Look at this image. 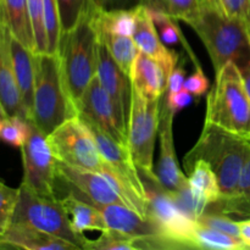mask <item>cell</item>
<instances>
[{"label":"cell","instance_id":"2e32d148","mask_svg":"<svg viewBox=\"0 0 250 250\" xmlns=\"http://www.w3.org/2000/svg\"><path fill=\"white\" fill-rule=\"evenodd\" d=\"M134 10H136V28L133 33L134 42L142 53L150 56L163 66L168 80V76L178 63V54L164 45V42L159 36L158 28L146 5L138 4L134 6Z\"/></svg>","mask_w":250,"mask_h":250},{"label":"cell","instance_id":"7a4b0ae2","mask_svg":"<svg viewBox=\"0 0 250 250\" xmlns=\"http://www.w3.org/2000/svg\"><path fill=\"white\" fill-rule=\"evenodd\" d=\"M189 26L208 50L215 73L229 61L238 67L250 62V27L227 16L220 6L202 1L199 17Z\"/></svg>","mask_w":250,"mask_h":250},{"label":"cell","instance_id":"603a6c76","mask_svg":"<svg viewBox=\"0 0 250 250\" xmlns=\"http://www.w3.org/2000/svg\"><path fill=\"white\" fill-rule=\"evenodd\" d=\"M98 34L133 37L136 28V10H102L93 19Z\"/></svg>","mask_w":250,"mask_h":250},{"label":"cell","instance_id":"ab89813d","mask_svg":"<svg viewBox=\"0 0 250 250\" xmlns=\"http://www.w3.org/2000/svg\"><path fill=\"white\" fill-rule=\"evenodd\" d=\"M238 227L239 238L242 239V242H243L250 250V217L246 220H242V221H238Z\"/></svg>","mask_w":250,"mask_h":250},{"label":"cell","instance_id":"ac0fdd59","mask_svg":"<svg viewBox=\"0 0 250 250\" xmlns=\"http://www.w3.org/2000/svg\"><path fill=\"white\" fill-rule=\"evenodd\" d=\"M4 247L27 250H80L63 239L20 224H10L0 237V248Z\"/></svg>","mask_w":250,"mask_h":250},{"label":"cell","instance_id":"d6a6232c","mask_svg":"<svg viewBox=\"0 0 250 250\" xmlns=\"http://www.w3.org/2000/svg\"><path fill=\"white\" fill-rule=\"evenodd\" d=\"M136 239L111 229L102 232L99 238L88 242V250H137ZM85 249V250H87Z\"/></svg>","mask_w":250,"mask_h":250},{"label":"cell","instance_id":"30bf717a","mask_svg":"<svg viewBox=\"0 0 250 250\" xmlns=\"http://www.w3.org/2000/svg\"><path fill=\"white\" fill-rule=\"evenodd\" d=\"M146 178V177H144ZM144 187L148 194V217L163 229L164 233L177 242L182 249H197L194 232L197 221L188 217L158 181L146 178Z\"/></svg>","mask_w":250,"mask_h":250},{"label":"cell","instance_id":"9c48e42d","mask_svg":"<svg viewBox=\"0 0 250 250\" xmlns=\"http://www.w3.org/2000/svg\"><path fill=\"white\" fill-rule=\"evenodd\" d=\"M31 132L22 151L23 163V180L22 185L29 189L45 197H58L56 180L58 176V160L51 151L46 136L29 120Z\"/></svg>","mask_w":250,"mask_h":250},{"label":"cell","instance_id":"6da1fadb","mask_svg":"<svg viewBox=\"0 0 250 250\" xmlns=\"http://www.w3.org/2000/svg\"><path fill=\"white\" fill-rule=\"evenodd\" d=\"M249 151V139L204 122L197 143L185 156V170L197 160L207 161L219 181V199H227L236 194Z\"/></svg>","mask_w":250,"mask_h":250},{"label":"cell","instance_id":"f546056e","mask_svg":"<svg viewBox=\"0 0 250 250\" xmlns=\"http://www.w3.org/2000/svg\"><path fill=\"white\" fill-rule=\"evenodd\" d=\"M44 23H45L48 54L58 55L61 41V21L58 0H43Z\"/></svg>","mask_w":250,"mask_h":250},{"label":"cell","instance_id":"277c9868","mask_svg":"<svg viewBox=\"0 0 250 250\" xmlns=\"http://www.w3.org/2000/svg\"><path fill=\"white\" fill-rule=\"evenodd\" d=\"M204 122L250 141V98L238 65L225 63L215 73V84L207 99Z\"/></svg>","mask_w":250,"mask_h":250},{"label":"cell","instance_id":"e0dca14e","mask_svg":"<svg viewBox=\"0 0 250 250\" xmlns=\"http://www.w3.org/2000/svg\"><path fill=\"white\" fill-rule=\"evenodd\" d=\"M102 211L107 229L116 231L132 238L166 236L163 229L150 217H143L124 204L97 207Z\"/></svg>","mask_w":250,"mask_h":250},{"label":"cell","instance_id":"4dcf8cb0","mask_svg":"<svg viewBox=\"0 0 250 250\" xmlns=\"http://www.w3.org/2000/svg\"><path fill=\"white\" fill-rule=\"evenodd\" d=\"M29 132H31L29 120L21 116L4 117L0 139L15 148H22L28 139Z\"/></svg>","mask_w":250,"mask_h":250},{"label":"cell","instance_id":"4316f807","mask_svg":"<svg viewBox=\"0 0 250 250\" xmlns=\"http://www.w3.org/2000/svg\"><path fill=\"white\" fill-rule=\"evenodd\" d=\"M188 173V181L194 189L204 195L209 204H214L220 198V186L216 173L211 166L204 160H197L186 170ZM209 205V207H210Z\"/></svg>","mask_w":250,"mask_h":250},{"label":"cell","instance_id":"ffe728a7","mask_svg":"<svg viewBox=\"0 0 250 250\" xmlns=\"http://www.w3.org/2000/svg\"><path fill=\"white\" fill-rule=\"evenodd\" d=\"M129 80L132 87L149 99H160L167 88V77L163 66L142 51L134 60Z\"/></svg>","mask_w":250,"mask_h":250},{"label":"cell","instance_id":"d6986e66","mask_svg":"<svg viewBox=\"0 0 250 250\" xmlns=\"http://www.w3.org/2000/svg\"><path fill=\"white\" fill-rule=\"evenodd\" d=\"M10 54H11L12 67L17 85L21 93L28 119H32L34 99V82H36V63L34 55L36 53L26 45L17 41L14 36H10Z\"/></svg>","mask_w":250,"mask_h":250},{"label":"cell","instance_id":"1f68e13d","mask_svg":"<svg viewBox=\"0 0 250 250\" xmlns=\"http://www.w3.org/2000/svg\"><path fill=\"white\" fill-rule=\"evenodd\" d=\"M29 20L33 31L36 54L48 53L45 23H44V1L43 0H27Z\"/></svg>","mask_w":250,"mask_h":250},{"label":"cell","instance_id":"52a82bcc","mask_svg":"<svg viewBox=\"0 0 250 250\" xmlns=\"http://www.w3.org/2000/svg\"><path fill=\"white\" fill-rule=\"evenodd\" d=\"M161 98L149 99L132 87L127 121V148L129 154L141 175L154 181H158L154 168V149L159 134Z\"/></svg>","mask_w":250,"mask_h":250},{"label":"cell","instance_id":"836d02e7","mask_svg":"<svg viewBox=\"0 0 250 250\" xmlns=\"http://www.w3.org/2000/svg\"><path fill=\"white\" fill-rule=\"evenodd\" d=\"M19 195L20 188L9 187L0 180V237L6 232L11 224Z\"/></svg>","mask_w":250,"mask_h":250},{"label":"cell","instance_id":"f1b7e54d","mask_svg":"<svg viewBox=\"0 0 250 250\" xmlns=\"http://www.w3.org/2000/svg\"><path fill=\"white\" fill-rule=\"evenodd\" d=\"M194 243L197 249L210 250H249L241 238L207 229L197 224L194 232Z\"/></svg>","mask_w":250,"mask_h":250},{"label":"cell","instance_id":"8d00e7d4","mask_svg":"<svg viewBox=\"0 0 250 250\" xmlns=\"http://www.w3.org/2000/svg\"><path fill=\"white\" fill-rule=\"evenodd\" d=\"M210 87V82L208 80V77L205 76L204 71L202 70V67H197V70L185 81V85L183 88L187 89L190 94H193V97L200 98L208 92Z\"/></svg>","mask_w":250,"mask_h":250},{"label":"cell","instance_id":"d4e9b609","mask_svg":"<svg viewBox=\"0 0 250 250\" xmlns=\"http://www.w3.org/2000/svg\"><path fill=\"white\" fill-rule=\"evenodd\" d=\"M109 0H58L61 34L77 26L85 17H93L105 9Z\"/></svg>","mask_w":250,"mask_h":250},{"label":"cell","instance_id":"74e56055","mask_svg":"<svg viewBox=\"0 0 250 250\" xmlns=\"http://www.w3.org/2000/svg\"><path fill=\"white\" fill-rule=\"evenodd\" d=\"M193 94H190L187 89H181L180 92L173 93V94H166L165 93V100L167 103L168 107L171 109V111L173 114H178L181 110H183L185 107L189 106L193 102Z\"/></svg>","mask_w":250,"mask_h":250},{"label":"cell","instance_id":"484cf974","mask_svg":"<svg viewBox=\"0 0 250 250\" xmlns=\"http://www.w3.org/2000/svg\"><path fill=\"white\" fill-rule=\"evenodd\" d=\"M98 39L106 46L112 59L116 61L117 65L129 77L134 60H136L137 55L141 51L136 42H134L133 37L114 36V34H98Z\"/></svg>","mask_w":250,"mask_h":250},{"label":"cell","instance_id":"7402d4cb","mask_svg":"<svg viewBox=\"0 0 250 250\" xmlns=\"http://www.w3.org/2000/svg\"><path fill=\"white\" fill-rule=\"evenodd\" d=\"M73 227L80 233L85 231H99L107 229L102 211L95 205L80 199L73 193L61 199Z\"/></svg>","mask_w":250,"mask_h":250},{"label":"cell","instance_id":"3957f363","mask_svg":"<svg viewBox=\"0 0 250 250\" xmlns=\"http://www.w3.org/2000/svg\"><path fill=\"white\" fill-rule=\"evenodd\" d=\"M34 63L36 82L31 121L49 136L63 122L78 116L77 107L66 87L59 54H36Z\"/></svg>","mask_w":250,"mask_h":250},{"label":"cell","instance_id":"44dd1931","mask_svg":"<svg viewBox=\"0 0 250 250\" xmlns=\"http://www.w3.org/2000/svg\"><path fill=\"white\" fill-rule=\"evenodd\" d=\"M0 19L17 41L36 53L27 0H0Z\"/></svg>","mask_w":250,"mask_h":250},{"label":"cell","instance_id":"e575fe53","mask_svg":"<svg viewBox=\"0 0 250 250\" xmlns=\"http://www.w3.org/2000/svg\"><path fill=\"white\" fill-rule=\"evenodd\" d=\"M197 224L203 227H207V229H215V231L222 232V233H226L229 234V236L239 238L238 221L231 219V217L227 216V215L205 211L204 214L197 220Z\"/></svg>","mask_w":250,"mask_h":250},{"label":"cell","instance_id":"cb8c5ba5","mask_svg":"<svg viewBox=\"0 0 250 250\" xmlns=\"http://www.w3.org/2000/svg\"><path fill=\"white\" fill-rule=\"evenodd\" d=\"M211 205L216 207L215 212L217 214L250 217V151L242 170L236 194L227 199H219Z\"/></svg>","mask_w":250,"mask_h":250},{"label":"cell","instance_id":"7c38bea8","mask_svg":"<svg viewBox=\"0 0 250 250\" xmlns=\"http://www.w3.org/2000/svg\"><path fill=\"white\" fill-rule=\"evenodd\" d=\"M173 119L175 114L171 111L165 100V94L160 103V124H159V154L155 175L158 182L170 194L177 192L185 183L188 182V176L182 172L178 165L173 141Z\"/></svg>","mask_w":250,"mask_h":250},{"label":"cell","instance_id":"d590c367","mask_svg":"<svg viewBox=\"0 0 250 250\" xmlns=\"http://www.w3.org/2000/svg\"><path fill=\"white\" fill-rule=\"evenodd\" d=\"M220 7L229 17L241 20L250 27V0H220Z\"/></svg>","mask_w":250,"mask_h":250},{"label":"cell","instance_id":"8fae6325","mask_svg":"<svg viewBox=\"0 0 250 250\" xmlns=\"http://www.w3.org/2000/svg\"><path fill=\"white\" fill-rule=\"evenodd\" d=\"M78 116L94 125L121 146H127V129L122 127L109 94L95 76L77 103Z\"/></svg>","mask_w":250,"mask_h":250},{"label":"cell","instance_id":"ba28073f","mask_svg":"<svg viewBox=\"0 0 250 250\" xmlns=\"http://www.w3.org/2000/svg\"><path fill=\"white\" fill-rule=\"evenodd\" d=\"M59 163L100 172L104 160L95 139L80 116L72 117L46 136Z\"/></svg>","mask_w":250,"mask_h":250},{"label":"cell","instance_id":"4fadbf2b","mask_svg":"<svg viewBox=\"0 0 250 250\" xmlns=\"http://www.w3.org/2000/svg\"><path fill=\"white\" fill-rule=\"evenodd\" d=\"M97 77L114 104L120 124L127 129L132 98L131 80L117 65L102 42L98 43Z\"/></svg>","mask_w":250,"mask_h":250},{"label":"cell","instance_id":"f35d334b","mask_svg":"<svg viewBox=\"0 0 250 250\" xmlns=\"http://www.w3.org/2000/svg\"><path fill=\"white\" fill-rule=\"evenodd\" d=\"M186 81V70L181 63H177L175 68L172 70L171 75L168 76L167 80V88H166V94H173V93L180 92L183 89Z\"/></svg>","mask_w":250,"mask_h":250},{"label":"cell","instance_id":"83f0119b","mask_svg":"<svg viewBox=\"0 0 250 250\" xmlns=\"http://www.w3.org/2000/svg\"><path fill=\"white\" fill-rule=\"evenodd\" d=\"M141 4L150 9L161 10L177 21H183L189 26L199 17L202 0H139Z\"/></svg>","mask_w":250,"mask_h":250},{"label":"cell","instance_id":"b9f144b4","mask_svg":"<svg viewBox=\"0 0 250 250\" xmlns=\"http://www.w3.org/2000/svg\"><path fill=\"white\" fill-rule=\"evenodd\" d=\"M202 1H204V2H209V4L217 5V6H220V0H202Z\"/></svg>","mask_w":250,"mask_h":250},{"label":"cell","instance_id":"7bdbcfd3","mask_svg":"<svg viewBox=\"0 0 250 250\" xmlns=\"http://www.w3.org/2000/svg\"><path fill=\"white\" fill-rule=\"evenodd\" d=\"M2 124H4V117L0 115V132H1V128H2Z\"/></svg>","mask_w":250,"mask_h":250},{"label":"cell","instance_id":"9a60e30c","mask_svg":"<svg viewBox=\"0 0 250 250\" xmlns=\"http://www.w3.org/2000/svg\"><path fill=\"white\" fill-rule=\"evenodd\" d=\"M10 36L9 27L0 19V115L2 117L21 116L29 120L12 67Z\"/></svg>","mask_w":250,"mask_h":250},{"label":"cell","instance_id":"8992f818","mask_svg":"<svg viewBox=\"0 0 250 250\" xmlns=\"http://www.w3.org/2000/svg\"><path fill=\"white\" fill-rule=\"evenodd\" d=\"M20 195L11 224H20L63 239L80 250L87 249L89 239L75 229L61 199L45 197L20 186Z\"/></svg>","mask_w":250,"mask_h":250},{"label":"cell","instance_id":"5bb4252c","mask_svg":"<svg viewBox=\"0 0 250 250\" xmlns=\"http://www.w3.org/2000/svg\"><path fill=\"white\" fill-rule=\"evenodd\" d=\"M58 176L75 192L82 195L83 198L80 199L85 200L95 207L122 204L121 198L100 172L66 165L58 161Z\"/></svg>","mask_w":250,"mask_h":250},{"label":"cell","instance_id":"60d3db41","mask_svg":"<svg viewBox=\"0 0 250 250\" xmlns=\"http://www.w3.org/2000/svg\"><path fill=\"white\" fill-rule=\"evenodd\" d=\"M239 70H241L242 78H243L244 87H246L247 93H248L250 98V62L247 63V65L242 66V67H239Z\"/></svg>","mask_w":250,"mask_h":250},{"label":"cell","instance_id":"5b68a950","mask_svg":"<svg viewBox=\"0 0 250 250\" xmlns=\"http://www.w3.org/2000/svg\"><path fill=\"white\" fill-rule=\"evenodd\" d=\"M93 17H85L77 26L61 34L59 56L63 78L77 107L78 100L97 76L98 34Z\"/></svg>","mask_w":250,"mask_h":250}]
</instances>
